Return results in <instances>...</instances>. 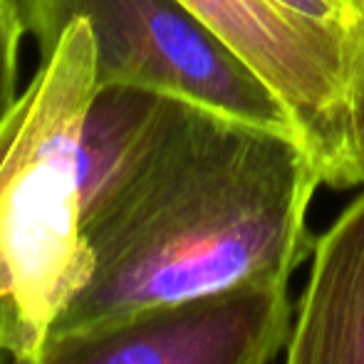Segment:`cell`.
<instances>
[{
  "label": "cell",
  "mask_w": 364,
  "mask_h": 364,
  "mask_svg": "<svg viewBox=\"0 0 364 364\" xmlns=\"http://www.w3.org/2000/svg\"><path fill=\"white\" fill-rule=\"evenodd\" d=\"M285 364H364V193L312 245Z\"/></svg>",
  "instance_id": "obj_6"
},
{
  "label": "cell",
  "mask_w": 364,
  "mask_h": 364,
  "mask_svg": "<svg viewBox=\"0 0 364 364\" xmlns=\"http://www.w3.org/2000/svg\"><path fill=\"white\" fill-rule=\"evenodd\" d=\"M320 186L295 134L164 95L87 213L82 280L53 335L260 280L288 283L312 255L307 211Z\"/></svg>",
  "instance_id": "obj_1"
},
{
  "label": "cell",
  "mask_w": 364,
  "mask_h": 364,
  "mask_svg": "<svg viewBox=\"0 0 364 364\" xmlns=\"http://www.w3.org/2000/svg\"><path fill=\"white\" fill-rule=\"evenodd\" d=\"M25 25L18 0H0V127L20 100V48Z\"/></svg>",
  "instance_id": "obj_7"
},
{
  "label": "cell",
  "mask_w": 364,
  "mask_h": 364,
  "mask_svg": "<svg viewBox=\"0 0 364 364\" xmlns=\"http://www.w3.org/2000/svg\"><path fill=\"white\" fill-rule=\"evenodd\" d=\"M95 90V43L75 20L0 127V355L13 362L40 355L82 280Z\"/></svg>",
  "instance_id": "obj_2"
},
{
  "label": "cell",
  "mask_w": 364,
  "mask_h": 364,
  "mask_svg": "<svg viewBox=\"0 0 364 364\" xmlns=\"http://www.w3.org/2000/svg\"><path fill=\"white\" fill-rule=\"evenodd\" d=\"M288 109L322 186H364V23L317 20L275 0H181Z\"/></svg>",
  "instance_id": "obj_4"
},
{
  "label": "cell",
  "mask_w": 364,
  "mask_h": 364,
  "mask_svg": "<svg viewBox=\"0 0 364 364\" xmlns=\"http://www.w3.org/2000/svg\"><path fill=\"white\" fill-rule=\"evenodd\" d=\"M335 3L345 5L347 10H355V13H364V0H335Z\"/></svg>",
  "instance_id": "obj_8"
},
{
  "label": "cell",
  "mask_w": 364,
  "mask_h": 364,
  "mask_svg": "<svg viewBox=\"0 0 364 364\" xmlns=\"http://www.w3.org/2000/svg\"><path fill=\"white\" fill-rule=\"evenodd\" d=\"M290 325L288 283L260 280L60 332L13 364H270Z\"/></svg>",
  "instance_id": "obj_5"
},
{
  "label": "cell",
  "mask_w": 364,
  "mask_h": 364,
  "mask_svg": "<svg viewBox=\"0 0 364 364\" xmlns=\"http://www.w3.org/2000/svg\"><path fill=\"white\" fill-rule=\"evenodd\" d=\"M18 8L40 60L82 20L95 43L97 87H139L295 134L275 92L181 0H18Z\"/></svg>",
  "instance_id": "obj_3"
},
{
  "label": "cell",
  "mask_w": 364,
  "mask_h": 364,
  "mask_svg": "<svg viewBox=\"0 0 364 364\" xmlns=\"http://www.w3.org/2000/svg\"><path fill=\"white\" fill-rule=\"evenodd\" d=\"M3 360H5V357H3V355H0V364H3Z\"/></svg>",
  "instance_id": "obj_9"
}]
</instances>
